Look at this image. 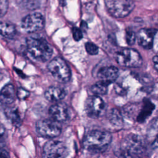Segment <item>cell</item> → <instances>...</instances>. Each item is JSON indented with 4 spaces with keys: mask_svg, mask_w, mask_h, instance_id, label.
I'll return each mask as SVG.
<instances>
[{
    "mask_svg": "<svg viewBox=\"0 0 158 158\" xmlns=\"http://www.w3.org/2000/svg\"><path fill=\"white\" fill-rule=\"evenodd\" d=\"M145 150L143 139L138 135L131 134L126 136L115 150V154L119 158H136Z\"/></svg>",
    "mask_w": 158,
    "mask_h": 158,
    "instance_id": "6da1fadb",
    "label": "cell"
},
{
    "mask_svg": "<svg viewBox=\"0 0 158 158\" xmlns=\"http://www.w3.org/2000/svg\"><path fill=\"white\" fill-rule=\"evenodd\" d=\"M112 141V135L107 131L93 130L85 136L83 145L85 150L93 153L106 150Z\"/></svg>",
    "mask_w": 158,
    "mask_h": 158,
    "instance_id": "7a4b0ae2",
    "label": "cell"
},
{
    "mask_svg": "<svg viewBox=\"0 0 158 158\" xmlns=\"http://www.w3.org/2000/svg\"><path fill=\"white\" fill-rule=\"evenodd\" d=\"M26 44L30 55L37 61L46 62L53 53L51 46L43 38L29 36L27 38Z\"/></svg>",
    "mask_w": 158,
    "mask_h": 158,
    "instance_id": "3957f363",
    "label": "cell"
},
{
    "mask_svg": "<svg viewBox=\"0 0 158 158\" xmlns=\"http://www.w3.org/2000/svg\"><path fill=\"white\" fill-rule=\"evenodd\" d=\"M48 69L56 80L61 83L70 81L71 72L68 64L62 58L56 57L49 61Z\"/></svg>",
    "mask_w": 158,
    "mask_h": 158,
    "instance_id": "277c9868",
    "label": "cell"
},
{
    "mask_svg": "<svg viewBox=\"0 0 158 158\" xmlns=\"http://www.w3.org/2000/svg\"><path fill=\"white\" fill-rule=\"evenodd\" d=\"M115 59L121 66L128 68H139L143 63L140 54L135 49L131 48H125L117 51Z\"/></svg>",
    "mask_w": 158,
    "mask_h": 158,
    "instance_id": "5b68a950",
    "label": "cell"
},
{
    "mask_svg": "<svg viewBox=\"0 0 158 158\" xmlns=\"http://www.w3.org/2000/svg\"><path fill=\"white\" fill-rule=\"evenodd\" d=\"M104 2L110 14L116 18L125 17L135 8L134 2L129 0H106Z\"/></svg>",
    "mask_w": 158,
    "mask_h": 158,
    "instance_id": "8992f818",
    "label": "cell"
},
{
    "mask_svg": "<svg viewBox=\"0 0 158 158\" xmlns=\"http://www.w3.org/2000/svg\"><path fill=\"white\" fill-rule=\"evenodd\" d=\"M36 130L43 137L53 138L61 134L62 127L60 123L52 119H42L36 122Z\"/></svg>",
    "mask_w": 158,
    "mask_h": 158,
    "instance_id": "52a82bcc",
    "label": "cell"
},
{
    "mask_svg": "<svg viewBox=\"0 0 158 158\" xmlns=\"http://www.w3.org/2000/svg\"><path fill=\"white\" fill-rule=\"evenodd\" d=\"M68 154L69 150L63 142L49 140L44 144L42 158H65Z\"/></svg>",
    "mask_w": 158,
    "mask_h": 158,
    "instance_id": "ba28073f",
    "label": "cell"
},
{
    "mask_svg": "<svg viewBox=\"0 0 158 158\" xmlns=\"http://www.w3.org/2000/svg\"><path fill=\"white\" fill-rule=\"evenodd\" d=\"M85 110L88 117L97 118L104 114L106 106L104 101L100 96L92 95L87 98L85 101Z\"/></svg>",
    "mask_w": 158,
    "mask_h": 158,
    "instance_id": "9c48e42d",
    "label": "cell"
},
{
    "mask_svg": "<svg viewBox=\"0 0 158 158\" xmlns=\"http://www.w3.org/2000/svg\"><path fill=\"white\" fill-rule=\"evenodd\" d=\"M45 27V18L39 12H33L25 16L21 22L22 29L27 33L41 30Z\"/></svg>",
    "mask_w": 158,
    "mask_h": 158,
    "instance_id": "30bf717a",
    "label": "cell"
},
{
    "mask_svg": "<svg viewBox=\"0 0 158 158\" xmlns=\"http://www.w3.org/2000/svg\"><path fill=\"white\" fill-rule=\"evenodd\" d=\"M156 32V30L152 29H142L140 30L137 36L140 46L146 49H151Z\"/></svg>",
    "mask_w": 158,
    "mask_h": 158,
    "instance_id": "8fae6325",
    "label": "cell"
},
{
    "mask_svg": "<svg viewBox=\"0 0 158 158\" xmlns=\"http://www.w3.org/2000/svg\"><path fill=\"white\" fill-rule=\"evenodd\" d=\"M49 114L52 120L59 123L65 122L69 118L68 108L63 103H57L52 105L49 109Z\"/></svg>",
    "mask_w": 158,
    "mask_h": 158,
    "instance_id": "7c38bea8",
    "label": "cell"
},
{
    "mask_svg": "<svg viewBox=\"0 0 158 158\" xmlns=\"http://www.w3.org/2000/svg\"><path fill=\"white\" fill-rule=\"evenodd\" d=\"M118 70L114 66H106L101 68L97 74L100 82H103L108 86L115 81L118 76Z\"/></svg>",
    "mask_w": 158,
    "mask_h": 158,
    "instance_id": "4fadbf2b",
    "label": "cell"
},
{
    "mask_svg": "<svg viewBox=\"0 0 158 158\" xmlns=\"http://www.w3.org/2000/svg\"><path fill=\"white\" fill-rule=\"evenodd\" d=\"M16 97L15 88L12 84H7L0 90V103L11 104L14 102Z\"/></svg>",
    "mask_w": 158,
    "mask_h": 158,
    "instance_id": "5bb4252c",
    "label": "cell"
},
{
    "mask_svg": "<svg viewBox=\"0 0 158 158\" xmlns=\"http://www.w3.org/2000/svg\"><path fill=\"white\" fill-rule=\"evenodd\" d=\"M66 95L65 91L58 87H50L45 92V98L51 102H58L64 99Z\"/></svg>",
    "mask_w": 158,
    "mask_h": 158,
    "instance_id": "9a60e30c",
    "label": "cell"
},
{
    "mask_svg": "<svg viewBox=\"0 0 158 158\" xmlns=\"http://www.w3.org/2000/svg\"><path fill=\"white\" fill-rule=\"evenodd\" d=\"M154 109V105L150 100L144 101L142 108L141 109L138 115H137V121L140 123L145 121L147 118L151 114Z\"/></svg>",
    "mask_w": 158,
    "mask_h": 158,
    "instance_id": "2e32d148",
    "label": "cell"
},
{
    "mask_svg": "<svg viewBox=\"0 0 158 158\" xmlns=\"http://www.w3.org/2000/svg\"><path fill=\"white\" fill-rule=\"evenodd\" d=\"M17 32L16 27L9 22L0 21V35L8 38L14 37Z\"/></svg>",
    "mask_w": 158,
    "mask_h": 158,
    "instance_id": "e0dca14e",
    "label": "cell"
},
{
    "mask_svg": "<svg viewBox=\"0 0 158 158\" xmlns=\"http://www.w3.org/2000/svg\"><path fill=\"white\" fill-rule=\"evenodd\" d=\"M108 119L110 123L115 127H121L123 125V117L120 111L117 109H112L109 114Z\"/></svg>",
    "mask_w": 158,
    "mask_h": 158,
    "instance_id": "ac0fdd59",
    "label": "cell"
},
{
    "mask_svg": "<svg viewBox=\"0 0 158 158\" xmlns=\"http://www.w3.org/2000/svg\"><path fill=\"white\" fill-rule=\"evenodd\" d=\"M5 114L9 119L11 120L12 124L16 127H19L21 124V117L17 108H7V109L5 111Z\"/></svg>",
    "mask_w": 158,
    "mask_h": 158,
    "instance_id": "d6986e66",
    "label": "cell"
},
{
    "mask_svg": "<svg viewBox=\"0 0 158 158\" xmlns=\"http://www.w3.org/2000/svg\"><path fill=\"white\" fill-rule=\"evenodd\" d=\"M108 85L99 81L91 87V91L94 95L99 96L100 95H106L108 93Z\"/></svg>",
    "mask_w": 158,
    "mask_h": 158,
    "instance_id": "ffe728a7",
    "label": "cell"
},
{
    "mask_svg": "<svg viewBox=\"0 0 158 158\" xmlns=\"http://www.w3.org/2000/svg\"><path fill=\"white\" fill-rule=\"evenodd\" d=\"M85 49L90 55H96L99 52V48L96 45L91 42H87L85 45Z\"/></svg>",
    "mask_w": 158,
    "mask_h": 158,
    "instance_id": "44dd1931",
    "label": "cell"
},
{
    "mask_svg": "<svg viewBox=\"0 0 158 158\" xmlns=\"http://www.w3.org/2000/svg\"><path fill=\"white\" fill-rule=\"evenodd\" d=\"M126 42L127 43L130 45H132L135 44L136 40H137V35H135V32L131 30H127L126 32Z\"/></svg>",
    "mask_w": 158,
    "mask_h": 158,
    "instance_id": "7402d4cb",
    "label": "cell"
},
{
    "mask_svg": "<svg viewBox=\"0 0 158 158\" xmlns=\"http://www.w3.org/2000/svg\"><path fill=\"white\" fill-rule=\"evenodd\" d=\"M22 4L26 9L32 10L38 8L40 5V2L38 1H25L22 2Z\"/></svg>",
    "mask_w": 158,
    "mask_h": 158,
    "instance_id": "603a6c76",
    "label": "cell"
},
{
    "mask_svg": "<svg viewBox=\"0 0 158 158\" xmlns=\"http://www.w3.org/2000/svg\"><path fill=\"white\" fill-rule=\"evenodd\" d=\"M29 92L23 88H19L16 93V96L19 100H25L29 97Z\"/></svg>",
    "mask_w": 158,
    "mask_h": 158,
    "instance_id": "cb8c5ba5",
    "label": "cell"
},
{
    "mask_svg": "<svg viewBox=\"0 0 158 158\" xmlns=\"http://www.w3.org/2000/svg\"><path fill=\"white\" fill-rule=\"evenodd\" d=\"M72 35H73L74 39L77 42L80 41L83 38V33L82 30L77 27H73Z\"/></svg>",
    "mask_w": 158,
    "mask_h": 158,
    "instance_id": "d4e9b609",
    "label": "cell"
},
{
    "mask_svg": "<svg viewBox=\"0 0 158 158\" xmlns=\"http://www.w3.org/2000/svg\"><path fill=\"white\" fill-rule=\"evenodd\" d=\"M8 2L6 1H0V17L3 16L8 11Z\"/></svg>",
    "mask_w": 158,
    "mask_h": 158,
    "instance_id": "484cf974",
    "label": "cell"
},
{
    "mask_svg": "<svg viewBox=\"0 0 158 158\" xmlns=\"http://www.w3.org/2000/svg\"><path fill=\"white\" fill-rule=\"evenodd\" d=\"M0 158H10L9 153L5 150H0Z\"/></svg>",
    "mask_w": 158,
    "mask_h": 158,
    "instance_id": "4316f807",
    "label": "cell"
},
{
    "mask_svg": "<svg viewBox=\"0 0 158 158\" xmlns=\"http://www.w3.org/2000/svg\"><path fill=\"white\" fill-rule=\"evenodd\" d=\"M5 127H4L3 125L0 124V141L3 138L5 134Z\"/></svg>",
    "mask_w": 158,
    "mask_h": 158,
    "instance_id": "83f0119b",
    "label": "cell"
},
{
    "mask_svg": "<svg viewBox=\"0 0 158 158\" xmlns=\"http://www.w3.org/2000/svg\"><path fill=\"white\" fill-rule=\"evenodd\" d=\"M153 63H154V68L156 69V71H157V56H155L153 59Z\"/></svg>",
    "mask_w": 158,
    "mask_h": 158,
    "instance_id": "f1b7e54d",
    "label": "cell"
}]
</instances>
